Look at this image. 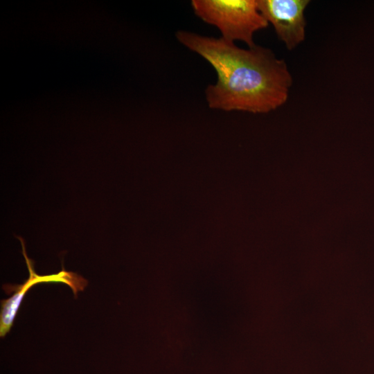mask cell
<instances>
[{"label": "cell", "mask_w": 374, "mask_h": 374, "mask_svg": "<svg viewBox=\"0 0 374 374\" xmlns=\"http://www.w3.org/2000/svg\"><path fill=\"white\" fill-rule=\"evenodd\" d=\"M177 40L215 69V84L205 91L211 109L265 114L288 99L292 76L286 62L269 48L255 45L240 48L222 37L179 30Z\"/></svg>", "instance_id": "cell-1"}, {"label": "cell", "mask_w": 374, "mask_h": 374, "mask_svg": "<svg viewBox=\"0 0 374 374\" xmlns=\"http://www.w3.org/2000/svg\"><path fill=\"white\" fill-rule=\"evenodd\" d=\"M191 6L199 18L218 28L222 39L242 41L249 48L256 45L255 33L269 25L257 0H193Z\"/></svg>", "instance_id": "cell-2"}, {"label": "cell", "mask_w": 374, "mask_h": 374, "mask_svg": "<svg viewBox=\"0 0 374 374\" xmlns=\"http://www.w3.org/2000/svg\"><path fill=\"white\" fill-rule=\"evenodd\" d=\"M21 241L22 253L29 272L28 278L21 285L13 287L15 292L8 299L1 301L0 314V336L3 337L10 330L22 299L29 289L38 283H61L66 284L76 296L78 292L84 290L87 280L73 271H68L62 267V270L54 274L38 275L34 269V262L30 259L26 252L25 242L22 238L17 237Z\"/></svg>", "instance_id": "cell-4"}, {"label": "cell", "mask_w": 374, "mask_h": 374, "mask_svg": "<svg viewBox=\"0 0 374 374\" xmlns=\"http://www.w3.org/2000/svg\"><path fill=\"white\" fill-rule=\"evenodd\" d=\"M309 3L308 0H257L260 13L288 50L305 40V10Z\"/></svg>", "instance_id": "cell-3"}]
</instances>
